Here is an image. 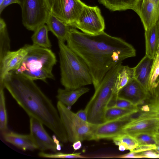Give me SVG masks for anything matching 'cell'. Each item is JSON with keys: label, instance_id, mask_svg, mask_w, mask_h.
<instances>
[{"label": "cell", "instance_id": "cell-1", "mask_svg": "<svg viewBox=\"0 0 159 159\" xmlns=\"http://www.w3.org/2000/svg\"><path fill=\"white\" fill-rule=\"evenodd\" d=\"M66 41L67 46L88 67L95 90L113 67L136 55V51L131 44L104 31L90 35L70 28Z\"/></svg>", "mask_w": 159, "mask_h": 159}, {"label": "cell", "instance_id": "cell-2", "mask_svg": "<svg viewBox=\"0 0 159 159\" xmlns=\"http://www.w3.org/2000/svg\"><path fill=\"white\" fill-rule=\"evenodd\" d=\"M34 80L16 71L7 73L3 85L28 114L45 125L61 142L68 141L57 109Z\"/></svg>", "mask_w": 159, "mask_h": 159}, {"label": "cell", "instance_id": "cell-3", "mask_svg": "<svg viewBox=\"0 0 159 159\" xmlns=\"http://www.w3.org/2000/svg\"><path fill=\"white\" fill-rule=\"evenodd\" d=\"M61 81L65 88L76 89L92 84L87 66L64 42L58 40Z\"/></svg>", "mask_w": 159, "mask_h": 159}, {"label": "cell", "instance_id": "cell-4", "mask_svg": "<svg viewBox=\"0 0 159 159\" xmlns=\"http://www.w3.org/2000/svg\"><path fill=\"white\" fill-rule=\"evenodd\" d=\"M24 47L27 53L18 69L15 71L33 80L46 82L47 79H54L52 70L57 61L53 52L49 48L33 44H26Z\"/></svg>", "mask_w": 159, "mask_h": 159}, {"label": "cell", "instance_id": "cell-5", "mask_svg": "<svg viewBox=\"0 0 159 159\" xmlns=\"http://www.w3.org/2000/svg\"><path fill=\"white\" fill-rule=\"evenodd\" d=\"M119 63L106 74L86 105L87 121L94 125L104 122V115L109 102L115 93V83L118 73L122 65Z\"/></svg>", "mask_w": 159, "mask_h": 159}, {"label": "cell", "instance_id": "cell-6", "mask_svg": "<svg viewBox=\"0 0 159 159\" xmlns=\"http://www.w3.org/2000/svg\"><path fill=\"white\" fill-rule=\"evenodd\" d=\"M57 106L69 141L74 143L78 141L93 140L91 124L81 119L60 101Z\"/></svg>", "mask_w": 159, "mask_h": 159}, {"label": "cell", "instance_id": "cell-7", "mask_svg": "<svg viewBox=\"0 0 159 159\" xmlns=\"http://www.w3.org/2000/svg\"><path fill=\"white\" fill-rule=\"evenodd\" d=\"M21 7L22 23L28 30L46 24L50 11L44 0H24Z\"/></svg>", "mask_w": 159, "mask_h": 159}, {"label": "cell", "instance_id": "cell-8", "mask_svg": "<svg viewBox=\"0 0 159 159\" xmlns=\"http://www.w3.org/2000/svg\"><path fill=\"white\" fill-rule=\"evenodd\" d=\"M71 27L86 34L96 35L104 31L105 25L99 7L86 5Z\"/></svg>", "mask_w": 159, "mask_h": 159}, {"label": "cell", "instance_id": "cell-9", "mask_svg": "<svg viewBox=\"0 0 159 159\" xmlns=\"http://www.w3.org/2000/svg\"><path fill=\"white\" fill-rule=\"evenodd\" d=\"M86 5L80 0H53L50 11L71 27Z\"/></svg>", "mask_w": 159, "mask_h": 159}, {"label": "cell", "instance_id": "cell-10", "mask_svg": "<svg viewBox=\"0 0 159 159\" xmlns=\"http://www.w3.org/2000/svg\"><path fill=\"white\" fill-rule=\"evenodd\" d=\"M134 113L100 124H91L93 140H98L103 139H112L116 136L124 133L123 129L128 123L133 120Z\"/></svg>", "mask_w": 159, "mask_h": 159}, {"label": "cell", "instance_id": "cell-11", "mask_svg": "<svg viewBox=\"0 0 159 159\" xmlns=\"http://www.w3.org/2000/svg\"><path fill=\"white\" fill-rule=\"evenodd\" d=\"M30 134L36 144L37 149L40 151L49 150L56 152L58 146L44 129L41 121L30 116Z\"/></svg>", "mask_w": 159, "mask_h": 159}, {"label": "cell", "instance_id": "cell-12", "mask_svg": "<svg viewBox=\"0 0 159 159\" xmlns=\"http://www.w3.org/2000/svg\"><path fill=\"white\" fill-rule=\"evenodd\" d=\"M131 10L140 17L145 30L153 26L159 19V9L152 0H135Z\"/></svg>", "mask_w": 159, "mask_h": 159}, {"label": "cell", "instance_id": "cell-13", "mask_svg": "<svg viewBox=\"0 0 159 159\" xmlns=\"http://www.w3.org/2000/svg\"><path fill=\"white\" fill-rule=\"evenodd\" d=\"M117 95L138 106L142 104L150 94L134 79L122 88Z\"/></svg>", "mask_w": 159, "mask_h": 159}, {"label": "cell", "instance_id": "cell-14", "mask_svg": "<svg viewBox=\"0 0 159 159\" xmlns=\"http://www.w3.org/2000/svg\"><path fill=\"white\" fill-rule=\"evenodd\" d=\"M159 128V120L157 118L144 117L132 120L123 129L124 133L132 136L144 132L155 134Z\"/></svg>", "mask_w": 159, "mask_h": 159}, {"label": "cell", "instance_id": "cell-15", "mask_svg": "<svg viewBox=\"0 0 159 159\" xmlns=\"http://www.w3.org/2000/svg\"><path fill=\"white\" fill-rule=\"evenodd\" d=\"M27 53L23 47L17 51H9L0 61V87H4L3 82L5 75L18 69Z\"/></svg>", "mask_w": 159, "mask_h": 159}, {"label": "cell", "instance_id": "cell-16", "mask_svg": "<svg viewBox=\"0 0 159 159\" xmlns=\"http://www.w3.org/2000/svg\"><path fill=\"white\" fill-rule=\"evenodd\" d=\"M2 134L6 141L23 151H33L37 149L30 134H22L13 132H6Z\"/></svg>", "mask_w": 159, "mask_h": 159}, {"label": "cell", "instance_id": "cell-17", "mask_svg": "<svg viewBox=\"0 0 159 159\" xmlns=\"http://www.w3.org/2000/svg\"><path fill=\"white\" fill-rule=\"evenodd\" d=\"M153 61V59L145 55L134 67V79L148 92L150 75Z\"/></svg>", "mask_w": 159, "mask_h": 159}, {"label": "cell", "instance_id": "cell-18", "mask_svg": "<svg viewBox=\"0 0 159 159\" xmlns=\"http://www.w3.org/2000/svg\"><path fill=\"white\" fill-rule=\"evenodd\" d=\"M49 30L58 39V40L65 42L69 31V25L61 20L49 11L46 22Z\"/></svg>", "mask_w": 159, "mask_h": 159}, {"label": "cell", "instance_id": "cell-19", "mask_svg": "<svg viewBox=\"0 0 159 159\" xmlns=\"http://www.w3.org/2000/svg\"><path fill=\"white\" fill-rule=\"evenodd\" d=\"M89 89L82 87L76 89H59L56 97L58 100L66 106L73 105L82 95L88 92Z\"/></svg>", "mask_w": 159, "mask_h": 159}, {"label": "cell", "instance_id": "cell-20", "mask_svg": "<svg viewBox=\"0 0 159 159\" xmlns=\"http://www.w3.org/2000/svg\"><path fill=\"white\" fill-rule=\"evenodd\" d=\"M145 55L153 59L157 51L159 39V19L157 23L145 30Z\"/></svg>", "mask_w": 159, "mask_h": 159}, {"label": "cell", "instance_id": "cell-21", "mask_svg": "<svg viewBox=\"0 0 159 159\" xmlns=\"http://www.w3.org/2000/svg\"><path fill=\"white\" fill-rule=\"evenodd\" d=\"M134 79V67H130L127 66H121L116 78L115 92H118L129 82Z\"/></svg>", "mask_w": 159, "mask_h": 159}, {"label": "cell", "instance_id": "cell-22", "mask_svg": "<svg viewBox=\"0 0 159 159\" xmlns=\"http://www.w3.org/2000/svg\"><path fill=\"white\" fill-rule=\"evenodd\" d=\"M48 29L45 24L38 27L34 31L31 39L33 45L46 48L52 45L48 37Z\"/></svg>", "mask_w": 159, "mask_h": 159}, {"label": "cell", "instance_id": "cell-23", "mask_svg": "<svg viewBox=\"0 0 159 159\" xmlns=\"http://www.w3.org/2000/svg\"><path fill=\"white\" fill-rule=\"evenodd\" d=\"M99 3L109 10L112 11H125L132 9L135 0H98Z\"/></svg>", "mask_w": 159, "mask_h": 159}, {"label": "cell", "instance_id": "cell-24", "mask_svg": "<svg viewBox=\"0 0 159 159\" xmlns=\"http://www.w3.org/2000/svg\"><path fill=\"white\" fill-rule=\"evenodd\" d=\"M0 61L5 55L10 51V39L6 25L4 20L0 19Z\"/></svg>", "mask_w": 159, "mask_h": 159}, {"label": "cell", "instance_id": "cell-25", "mask_svg": "<svg viewBox=\"0 0 159 159\" xmlns=\"http://www.w3.org/2000/svg\"><path fill=\"white\" fill-rule=\"evenodd\" d=\"M138 110H130L114 107H108L104 113V122L119 118L134 112Z\"/></svg>", "mask_w": 159, "mask_h": 159}, {"label": "cell", "instance_id": "cell-26", "mask_svg": "<svg viewBox=\"0 0 159 159\" xmlns=\"http://www.w3.org/2000/svg\"><path fill=\"white\" fill-rule=\"evenodd\" d=\"M112 140L116 145L124 146L126 150L132 151L139 145L136 140L132 136L125 133L120 134L114 138Z\"/></svg>", "mask_w": 159, "mask_h": 159}, {"label": "cell", "instance_id": "cell-27", "mask_svg": "<svg viewBox=\"0 0 159 159\" xmlns=\"http://www.w3.org/2000/svg\"><path fill=\"white\" fill-rule=\"evenodd\" d=\"M159 75V39L157 51L153 59L149 81L148 91L151 92L154 88L155 82Z\"/></svg>", "mask_w": 159, "mask_h": 159}, {"label": "cell", "instance_id": "cell-28", "mask_svg": "<svg viewBox=\"0 0 159 159\" xmlns=\"http://www.w3.org/2000/svg\"><path fill=\"white\" fill-rule=\"evenodd\" d=\"M7 130V117L4 88H0V130L3 134Z\"/></svg>", "mask_w": 159, "mask_h": 159}, {"label": "cell", "instance_id": "cell-29", "mask_svg": "<svg viewBox=\"0 0 159 159\" xmlns=\"http://www.w3.org/2000/svg\"><path fill=\"white\" fill-rule=\"evenodd\" d=\"M112 107L133 110L139 109L138 106L126 99L118 97L117 94L114 95L109 102L107 107Z\"/></svg>", "mask_w": 159, "mask_h": 159}, {"label": "cell", "instance_id": "cell-30", "mask_svg": "<svg viewBox=\"0 0 159 159\" xmlns=\"http://www.w3.org/2000/svg\"><path fill=\"white\" fill-rule=\"evenodd\" d=\"M146 104L148 106L147 115L159 120V97L151 96L147 100Z\"/></svg>", "mask_w": 159, "mask_h": 159}, {"label": "cell", "instance_id": "cell-31", "mask_svg": "<svg viewBox=\"0 0 159 159\" xmlns=\"http://www.w3.org/2000/svg\"><path fill=\"white\" fill-rule=\"evenodd\" d=\"M155 134L144 132L137 134L133 136L139 145H156Z\"/></svg>", "mask_w": 159, "mask_h": 159}, {"label": "cell", "instance_id": "cell-32", "mask_svg": "<svg viewBox=\"0 0 159 159\" xmlns=\"http://www.w3.org/2000/svg\"><path fill=\"white\" fill-rule=\"evenodd\" d=\"M80 153L68 154L61 152H57L54 153H48L40 151L38 153V156L40 157L46 158H71L84 157L83 156L80 155Z\"/></svg>", "mask_w": 159, "mask_h": 159}, {"label": "cell", "instance_id": "cell-33", "mask_svg": "<svg viewBox=\"0 0 159 159\" xmlns=\"http://www.w3.org/2000/svg\"><path fill=\"white\" fill-rule=\"evenodd\" d=\"M136 153L138 158H159V153L155 150H148Z\"/></svg>", "mask_w": 159, "mask_h": 159}, {"label": "cell", "instance_id": "cell-34", "mask_svg": "<svg viewBox=\"0 0 159 159\" xmlns=\"http://www.w3.org/2000/svg\"><path fill=\"white\" fill-rule=\"evenodd\" d=\"M156 147V145H139L134 148L132 151L136 152H142L150 150H155Z\"/></svg>", "mask_w": 159, "mask_h": 159}, {"label": "cell", "instance_id": "cell-35", "mask_svg": "<svg viewBox=\"0 0 159 159\" xmlns=\"http://www.w3.org/2000/svg\"><path fill=\"white\" fill-rule=\"evenodd\" d=\"M13 3H17L19 5L20 3L18 0H4L0 5V14L7 6Z\"/></svg>", "mask_w": 159, "mask_h": 159}, {"label": "cell", "instance_id": "cell-36", "mask_svg": "<svg viewBox=\"0 0 159 159\" xmlns=\"http://www.w3.org/2000/svg\"><path fill=\"white\" fill-rule=\"evenodd\" d=\"M149 93L152 95L159 97V75L156 80L154 88Z\"/></svg>", "mask_w": 159, "mask_h": 159}, {"label": "cell", "instance_id": "cell-37", "mask_svg": "<svg viewBox=\"0 0 159 159\" xmlns=\"http://www.w3.org/2000/svg\"><path fill=\"white\" fill-rule=\"evenodd\" d=\"M76 114L83 120L88 122V113L85 109L84 110H81L78 111L76 113Z\"/></svg>", "mask_w": 159, "mask_h": 159}, {"label": "cell", "instance_id": "cell-38", "mask_svg": "<svg viewBox=\"0 0 159 159\" xmlns=\"http://www.w3.org/2000/svg\"><path fill=\"white\" fill-rule=\"evenodd\" d=\"M120 157L122 158H137L136 153L133 152H130L129 153L121 155Z\"/></svg>", "mask_w": 159, "mask_h": 159}, {"label": "cell", "instance_id": "cell-39", "mask_svg": "<svg viewBox=\"0 0 159 159\" xmlns=\"http://www.w3.org/2000/svg\"><path fill=\"white\" fill-rule=\"evenodd\" d=\"M81 146V142L80 141H78L73 143L72 146L73 149L76 150L80 149Z\"/></svg>", "mask_w": 159, "mask_h": 159}, {"label": "cell", "instance_id": "cell-40", "mask_svg": "<svg viewBox=\"0 0 159 159\" xmlns=\"http://www.w3.org/2000/svg\"><path fill=\"white\" fill-rule=\"evenodd\" d=\"M155 136L156 140V147L155 150L159 153V134L157 133H155Z\"/></svg>", "mask_w": 159, "mask_h": 159}, {"label": "cell", "instance_id": "cell-41", "mask_svg": "<svg viewBox=\"0 0 159 159\" xmlns=\"http://www.w3.org/2000/svg\"><path fill=\"white\" fill-rule=\"evenodd\" d=\"M44 1L47 7L50 11L52 4L53 0H44Z\"/></svg>", "mask_w": 159, "mask_h": 159}, {"label": "cell", "instance_id": "cell-42", "mask_svg": "<svg viewBox=\"0 0 159 159\" xmlns=\"http://www.w3.org/2000/svg\"><path fill=\"white\" fill-rule=\"evenodd\" d=\"M152 1L159 9V0H152Z\"/></svg>", "mask_w": 159, "mask_h": 159}, {"label": "cell", "instance_id": "cell-43", "mask_svg": "<svg viewBox=\"0 0 159 159\" xmlns=\"http://www.w3.org/2000/svg\"><path fill=\"white\" fill-rule=\"evenodd\" d=\"M119 146V149L120 151L123 152L126 150L125 148L122 145H120Z\"/></svg>", "mask_w": 159, "mask_h": 159}, {"label": "cell", "instance_id": "cell-44", "mask_svg": "<svg viewBox=\"0 0 159 159\" xmlns=\"http://www.w3.org/2000/svg\"><path fill=\"white\" fill-rule=\"evenodd\" d=\"M18 1L20 3L19 5L21 7L23 4L24 0H18Z\"/></svg>", "mask_w": 159, "mask_h": 159}, {"label": "cell", "instance_id": "cell-45", "mask_svg": "<svg viewBox=\"0 0 159 159\" xmlns=\"http://www.w3.org/2000/svg\"><path fill=\"white\" fill-rule=\"evenodd\" d=\"M4 0H0V5H1Z\"/></svg>", "mask_w": 159, "mask_h": 159}]
</instances>
